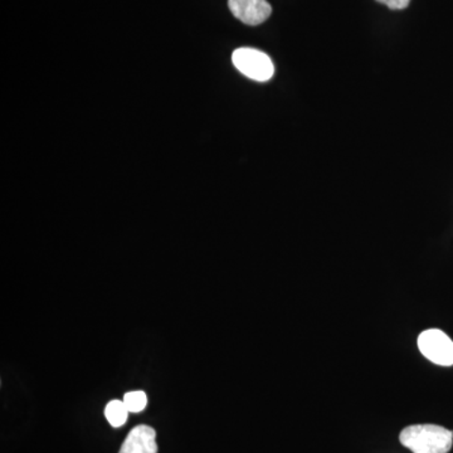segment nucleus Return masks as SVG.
Masks as SVG:
<instances>
[{"instance_id":"1","label":"nucleus","mask_w":453,"mask_h":453,"mask_svg":"<svg viewBox=\"0 0 453 453\" xmlns=\"http://www.w3.org/2000/svg\"><path fill=\"white\" fill-rule=\"evenodd\" d=\"M399 441L413 453H449L453 432L436 425L410 426L402 431Z\"/></svg>"},{"instance_id":"2","label":"nucleus","mask_w":453,"mask_h":453,"mask_svg":"<svg viewBox=\"0 0 453 453\" xmlns=\"http://www.w3.org/2000/svg\"><path fill=\"white\" fill-rule=\"evenodd\" d=\"M232 62L241 73L253 81H268L275 73L270 57L258 50L247 47L235 50L232 55Z\"/></svg>"},{"instance_id":"3","label":"nucleus","mask_w":453,"mask_h":453,"mask_svg":"<svg viewBox=\"0 0 453 453\" xmlns=\"http://www.w3.org/2000/svg\"><path fill=\"white\" fill-rule=\"evenodd\" d=\"M418 348L422 356L434 365H453V342L442 330L429 329L418 336Z\"/></svg>"},{"instance_id":"4","label":"nucleus","mask_w":453,"mask_h":453,"mask_svg":"<svg viewBox=\"0 0 453 453\" xmlns=\"http://www.w3.org/2000/svg\"><path fill=\"white\" fill-rule=\"evenodd\" d=\"M232 14L247 26H258L266 22L273 13L267 0H228Z\"/></svg>"},{"instance_id":"5","label":"nucleus","mask_w":453,"mask_h":453,"mask_svg":"<svg viewBox=\"0 0 453 453\" xmlns=\"http://www.w3.org/2000/svg\"><path fill=\"white\" fill-rule=\"evenodd\" d=\"M119 453H157V432L150 426L131 429Z\"/></svg>"},{"instance_id":"6","label":"nucleus","mask_w":453,"mask_h":453,"mask_svg":"<svg viewBox=\"0 0 453 453\" xmlns=\"http://www.w3.org/2000/svg\"><path fill=\"white\" fill-rule=\"evenodd\" d=\"M129 413L124 401H118V399L109 402L105 408L106 419L115 428L121 427L127 423Z\"/></svg>"},{"instance_id":"7","label":"nucleus","mask_w":453,"mask_h":453,"mask_svg":"<svg viewBox=\"0 0 453 453\" xmlns=\"http://www.w3.org/2000/svg\"><path fill=\"white\" fill-rule=\"evenodd\" d=\"M124 403L131 413H140L148 405V396L142 390H134L124 395Z\"/></svg>"},{"instance_id":"8","label":"nucleus","mask_w":453,"mask_h":453,"mask_svg":"<svg viewBox=\"0 0 453 453\" xmlns=\"http://www.w3.org/2000/svg\"><path fill=\"white\" fill-rule=\"evenodd\" d=\"M377 2L387 5V7L393 9V11H402V9H405L410 5L411 0H377Z\"/></svg>"}]
</instances>
